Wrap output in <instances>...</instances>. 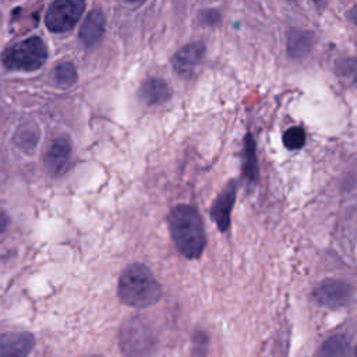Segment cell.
<instances>
[{
  "label": "cell",
  "mask_w": 357,
  "mask_h": 357,
  "mask_svg": "<svg viewBox=\"0 0 357 357\" xmlns=\"http://www.w3.org/2000/svg\"><path fill=\"white\" fill-rule=\"evenodd\" d=\"M36 141H38V131L36 128H31V127H22L17 131L15 134V142L20 148L28 151V149H32L35 148L36 145Z\"/></svg>",
  "instance_id": "17"
},
{
  "label": "cell",
  "mask_w": 357,
  "mask_h": 357,
  "mask_svg": "<svg viewBox=\"0 0 357 357\" xmlns=\"http://www.w3.org/2000/svg\"><path fill=\"white\" fill-rule=\"evenodd\" d=\"M172 241L187 259H197L205 248V230L198 209L188 204H177L167 216Z\"/></svg>",
  "instance_id": "1"
},
{
  "label": "cell",
  "mask_w": 357,
  "mask_h": 357,
  "mask_svg": "<svg viewBox=\"0 0 357 357\" xmlns=\"http://www.w3.org/2000/svg\"><path fill=\"white\" fill-rule=\"evenodd\" d=\"M85 0H54L46 14V26L52 32L71 29L82 15Z\"/></svg>",
  "instance_id": "5"
},
{
  "label": "cell",
  "mask_w": 357,
  "mask_h": 357,
  "mask_svg": "<svg viewBox=\"0 0 357 357\" xmlns=\"http://www.w3.org/2000/svg\"><path fill=\"white\" fill-rule=\"evenodd\" d=\"M220 20V15L218 11L215 10H208V11H204L202 15H201V21L205 24V25H215L218 24Z\"/></svg>",
  "instance_id": "21"
},
{
  "label": "cell",
  "mask_w": 357,
  "mask_h": 357,
  "mask_svg": "<svg viewBox=\"0 0 357 357\" xmlns=\"http://www.w3.org/2000/svg\"><path fill=\"white\" fill-rule=\"evenodd\" d=\"M208 350V336L202 331H195L192 335L191 357H206Z\"/></svg>",
  "instance_id": "20"
},
{
  "label": "cell",
  "mask_w": 357,
  "mask_h": 357,
  "mask_svg": "<svg viewBox=\"0 0 357 357\" xmlns=\"http://www.w3.org/2000/svg\"><path fill=\"white\" fill-rule=\"evenodd\" d=\"M315 1H317V3H324L325 0H315Z\"/></svg>",
  "instance_id": "26"
},
{
  "label": "cell",
  "mask_w": 357,
  "mask_h": 357,
  "mask_svg": "<svg viewBox=\"0 0 357 357\" xmlns=\"http://www.w3.org/2000/svg\"><path fill=\"white\" fill-rule=\"evenodd\" d=\"M236 192H237V183L231 180L223 187V190L219 192V195L212 204L211 216L213 222L218 225L220 231H226L230 226V215L236 201Z\"/></svg>",
  "instance_id": "7"
},
{
  "label": "cell",
  "mask_w": 357,
  "mask_h": 357,
  "mask_svg": "<svg viewBox=\"0 0 357 357\" xmlns=\"http://www.w3.org/2000/svg\"><path fill=\"white\" fill-rule=\"evenodd\" d=\"M243 174L248 181H255L258 176V165L255 156V145L251 135L245 137L243 153Z\"/></svg>",
  "instance_id": "14"
},
{
  "label": "cell",
  "mask_w": 357,
  "mask_h": 357,
  "mask_svg": "<svg viewBox=\"0 0 357 357\" xmlns=\"http://www.w3.org/2000/svg\"><path fill=\"white\" fill-rule=\"evenodd\" d=\"M126 1H131V3H135V1H142V0H126Z\"/></svg>",
  "instance_id": "25"
},
{
  "label": "cell",
  "mask_w": 357,
  "mask_h": 357,
  "mask_svg": "<svg viewBox=\"0 0 357 357\" xmlns=\"http://www.w3.org/2000/svg\"><path fill=\"white\" fill-rule=\"evenodd\" d=\"M162 293L160 283L145 264H130L119 276L117 297L128 307H151L162 298Z\"/></svg>",
  "instance_id": "2"
},
{
  "label": "cell",
  "mask_w": 357,
  "mask_h": 357,
  "mask_svg": "<svg viewBox=\"0 0 357 357\" xmlns=\"http://www.w3.org/2000/svg\"><path fill=\"white\" fill-rule=\"evenodd\" d=\"M349 346L343 336H332L325 340L318 351V357H347Z\"/></svg>",
  "instance_id": "15"
},
{
  "label": "cell",
  "mask_w": 357,
  "mask_h": 357,
  "mask_svg": "<svg viewBox=\"0 0 357 357\" xmlns=\"http://www.w3.org/2000/svg\"><path fill=\"white\" fill-rule=\"evenodd\" d=\"M305 142V134L301 127H291L283 134V144L289 149H300Z\"/></svg>",
  "instance_id": "18"
},
{
  "label": "cell",
  "mask_w": 357,
  "mask_h": 357,
  "mask_svg": "<svg viewBox=\"0 0 357 357\" xmlns=\"http://www.w3.org/2000/svg\"><path fill=\"white\" fill-rule=\"evenodd\" d=\"M337 74L349 84L357 85V59L343 60L337 66Z\"/></svg>",
  "instance_id": "19"
},
{
  "label": "cell",
  "mask_w": 357,
  "mask_h": 357,
  "mask_svg": "<svg viewBox=\"0 0 357 357\" xmlns=\"http://www.w3.org/2000/svg\"><path fill=\"white\" fill-rule=\"evenodd\" d=\"M84 357H103L100 354H89V356H84Z\"/></svg>",
  "instance_id": "24"
},
{
  "label": "cell",
  "mask_w": 357,
  "mask_h": 357,
  "mask_svg": "<svg viewBox=\"0 0 357 357\" xmlns=\"http://www.w3.org/2000/svg\"><path fill=\"white\" fill-rule=\"evenodd\" d=\"M10 222H11L10 216L7 213H4V212H0V234L4 233L8 229Z\"/></svg>",
  "instance_id": "22"
},
{
  "label": "cell",
  "mask_w": 357,
  "mask_h": 357,
  "mask_svg": "<svg viewBox=\"0 0 357 357\" xmlns=\"http://www.w3.org/2000/svg\"><path fill=\"white\" fill-rule=\"evenodd\" d=\"M156 335L142 317H131L119 332V344L124 357H149L156 346Z\"/></svg>",
  "instance_id": "3"
},
{
  "label": "cell",
  "mask_w": 357,
  "mask_h": 357,
  "mask_svg": "<svg viewBox=\"0 0 357 357\" xmlns=\"http://www.w3.org/2000/svg\"><path fill=\"white\" fill-rule=\"evenodd\" d=\"M71 155V145L64 138L52 142L43 158V167L50 177H59L64 173Z\"/></svg>",
  "instance_id": "9"
},
{
  "label": "cell",
  "mask_w": 357,
  "mask_h": 357,
  "mask_svg": "<svg viewBox=\"0 0 357 357\" xmlns=\"http://www.w3.org/2000/svg\"><path fill=\"white\" fill-rule=\"evenodd\" d=\"M35 346V337L25 331L0 333V357H28Z\"/></svg>",
  "instance_id": "8"
},
{
  "label": "cell",
  "mask_w": 357,
  "mask_h": 357,
  "mask_svg": "<svg viewBox=\"0 0 357 357\" xmlns=\"http://www.w3.org/2000/svg\"><path fill=\"white\" fill-rule=\"evenodd\" d=\"M353 18H354V21H356V24H357V7L353 10Z\"/></svg>",
  "instance_id": "23"
},
{
  "label": "cell",
  "mask_w": 357,
  "mask_h": 357,
  "mask_svg": "<svg viewBox=\"0 0 357 357\" xmlns=\"http://www.w3.org/2000/svg\"><path fill=\"white\" fill-rule=\"evenodd\" d=\"M312 46V36L310 32L291 29L287 36V52L291 57L305 56Z\"/></svg>",
  "instance_id": "13"
},
{
  "label": "cell",
  "mask_w": 357,
  "mask_h": 357,
  "mask_svg": "<svg viewBox=\"0 0 357 357\" xmlns=\"http://www.w3.org/2000/svg\"><path fill=\"white\" fill-rule=\"evenodd\" d=\"M204 53H205L204 43L195 42V43L187 45L185 47L178 50L173 57L174 70L181 75L190 74L199 64V61L204 57Z\"/></svg>",
  "instance_id": "10"
},
{
  "label": "cell",
  "mask_w": 357,
  "mask_h": 357,
  "mask_svg": "<svg viewBox=\"0 0 357 357\" xmlns=\"http://www.w3.org/2000/svg\"><path fill=\"white\" fill-rule=\"evenodd\" d=\"M105 32V17L99 8L92 10L79 29V39L85 46L95 45Z\"/></svg>",
  "instance_id": "11"
},
{
  "label": "cell",
  "mask_w": 357,
  "mask_h": 357,
  "mask_svg": "<svg viewBox=\"0 0 357 357\" xmlns=\"http://www.w3.org/2000/svg\"><path fill=\"white\" fill-rule=\"evenodd\" d=\"M47 57V50L43 40L38 36L28 38L3 53V64L10 70L33 71L39 68Z\"/></svg>",
  "instance_id": "4"
},
{
  "label": "cell",
  "mask_w": 357,
  "mask_h": 357,
  "mask_svg": "<svg viewBox=\"0 0 357 357\" xmlns=\"http://www.w3.org/2000/svg\"><path fill=\"white\" fill-rule=\"evenodd\" d=\"M353 290L349 283L336 279L324 280L314 291L317 301L329 308H339L349 303Z\"/></svg>",
  "instance_id": "6"
},
{
  "label": "cell",
  "mask_w": 357,
  "mask_h": 357,
  "mask_svg": "<svg viewBox=\"0 0 357 357\" xmlns=\"http://www.w3.org/2000/svg\"><path fill=\"white\" fill-rule=\"evenodd\" d=\"M52 78L59 86H70L77 81L75 67L71 63H61L53 70Z\"/></svg>",
  "instance_id": "16"
},
{
  "label": "cell",
  "mask_w": 357,
  "mask_h": 357,
  "mask_svg": "<svg viewBox=\"0 0 357 357\" xmlns=\"http://www.w3.org/2000/svg\"><path fill=\"white\" fill-rule=\"evenodd\" d=\"M139 96L146 105H159L170 98V91L163 79L153 77L141 85Z\"/></svg>",
  "instance_id": "12"
},
{
  "label": "cell",
  "mask_w": 357,
  "mask_h": 357,
  "mask_svg": "<svg viewBox=\"0 0 357 357\" xmlns=\"http://www.w3.org/2000/svg\"><path fill=\"white\" fill-rule=\"evenodd\" d=\"M356 357H357V354H356Z\"/></svg>",
  "instance_id": "27"
}]
</instances>
